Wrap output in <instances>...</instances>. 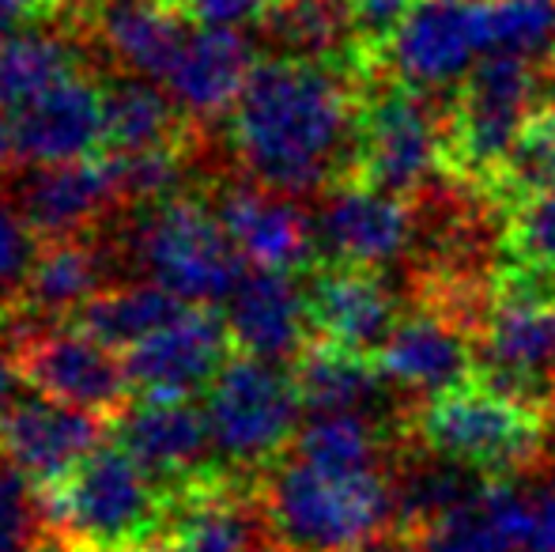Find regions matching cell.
<instances>
[{"label": "cell", "mask_w": 555, "mask_h": 552, "mask_svg": "<svg viewBox=\"0 0 555 552\" xmlns=\"http://www.w3.org/2000/svg\"><path fill=\"white\" fill-rule=\"evenodd\" d=\"M363 80L299 57L254 65L231 111V147L264 190L322 193L351 182Z\"/></svg>", "instance_id": "6da1fadb"}, {"label": "cell", "mask_w": 555, "mask_h": 552, "mask_svg": "<svg viewBox=\"0 0 555 552\" xmlns=\"http://www.w3.org/2000/svg\"><path fill=\"white\" fill-rule=\"evenodd\" d=\"M257 500L287 552H356L393 526V473L340 477L295 454L264 470Z\"/></svg>", "instance_id": "7a4b0ae2"}, {"label": "cell", "mask_w": 555, "mask_h": 552, "mask_svg": "<svg viewBox=\"0 0 555 552\" xmlns=\"http://www.w3.org/2000/svg\"><path fill=\"white\" fill-rule=\"evenodd\" d=\"M446 182V103L397 76H366L359 95L351 182L420 201Z\"/></svg>", "instance_id": "3957f363"}, {"label": "cell", "mask_w": 555, "mask_h": 552, "mask_svg": "<svg viewBox=\"0 0 555 552\" xmlns=\"http://www.w3.org/2000/svg\"><path fill=\"white\" fill-rule=\"evenodd\" d=\"M552 413L465 383L427 398L412 413V442L483 477H521L548 454Z\"/></svg>", "instance_id": "277c9868"}, {"label": "cell", "mask_w": 555, "mask_h": 552, "mask_svg": "<svg viewBox=\"0 0 555 552\" xmlns=\"http://www.w3.org/2000/svg\"><path fill=\"white\" fill-rule=\"evenodd\" d=\"M205 413L220 470L234 480L257 485L264 470H272L287 447H295L299 416L307 409L299 401L292 363L238 352L205 390Z\"/></svg>", "instance_id": "5b68a950"}, {"label": "cell", "mask_w": 555, "mask_h": 552, "mask_svg": "<svg viewBox=\"0 0 555 552\" xmlns=\"http://www.w3.org/2000/svg\"><path fill=\"white\" fill-rule=\"evenodd\" d=\"M53 523L91 552H132L163 538L175 518V496L121 447L103 442L80 470L50 492Z\"/></svg>", "instance_id": "8992f818"}, {"label": "cell", "mask_w": 555, "mask_h": 552, "mask_svg": "<svg viewBox=\"0 0 555 552\" xmlns=\"http://www.w3.org/2000/svg\"><path fill=\"white\" fill-rule=\"evenodd\" d=\"M541 103L537 61L488 53L446 103V178L480 197Z\"/></svg>", "instance_id": "52a82bcc"}, {"label": "cell", "mask_w": 555, "mask_h": 552, "mask_svg": "<svg viewBox=\"0 0 555 552\" xmlns=\"http://www.w3.org/2000/svg\"><path fill=\"white\" fill-rule=\"evenodd\" d=\"M129 251L147 280L197 307L227 303L246 277V258L227 235L216 208L197 197H167L144 205L129 235Z\"/></svg>", "instance_id": "ba28073f"}, {"label": "cell", "mask_w": 555, "mask_h": 552, "mask_svg": "<svg viewBox=\"0 0 555 552\" xmlns=\"http://www.w3.org/2000/svg\"><path fill=\"white\" fill-rule=\"evenodd\" d=\"M483 57H488L483 0H412L374 53L371 76H397L409 88L450 103L453 91Z\"/></svg>", "instance_id": "9c48e42d"}, {"label": "cell", "mask_w": 555, "mask_h": 552, "mask_svg": "<svg viewBox=\"0 0 555 552\" xmlns=\"http://www.w3.org/2000/svg\"><path fill=\"white\" fill-rule=\"evenodd\" d=\"M12 363L23 386L42 398L114 420L129 406V371L117 348L103 345L76 322H35L12 333Z\"/></svg>", "instance_id": "30bf717a"}, {"label": "cell", "mask_w": 555, "mask_h": 552, "mask_svg": "<svg viewBox=\"0 0 555 552\" xmlns=\"http://www.w3.org/2000/svg\"><path fill=\"white\" fill-rule=\"evenodd\" d=\"M114 435L170 496L227 477L205 406H193L190 398L129 401L114 416Z\"/></svg>", "instance_id": "8fae6325"}, {"label": "cell", "mask_w": 555, "mask_h": 552, "mask_svg": "<svg viewBox=\"0 0 555 552\" xmlns=\"http://www.w3.org/2000/svg\"><path fill=\"white\" fill-rule=\"evenodd\" d=\"M231 325L216 307H190L132 348H125L129 383L144 398H193L208 390L231 360Z\"/></svg>", "instance_id": "7c38bea8"}, {"label": "cell", "mask_w": 555, "mask_h": 552, "mask_svg": "<svg viewBox=\"0 0 555 552\" xmlns=\"http://www.w3.org/2000/svg\"><path fill=\"white\" fill-rule=\"evenodd\" d=\"M416 201L389 197L366 185H333L325 190L322 213L314 220L318 261H344L386 273L416 246Z\"/></svg>", "instance_id": "4fadbf2b"}, {"label": "cell", "mask_w": 555, "mask_h": 552, "mask_svg": "<svg viewBox=\"0 0 555 552\" xmlns=\"http://www.w3.org/2000/svg\"><path fill=\"white\" fill-rule=\"evenodd\" d=\"M302 284H307L314 341H330V345L363 356H378L401 314L409 310L382 269L314 261L302 273Z\"/></svg>", "instance_id": "5bb4252c"}, {"label": "cell", "mask_w": 555, "mask_h": 552, "mask_svg": "<svg viewBox=\"0 0 555 552\" xmlns=\"http://www.w3.org/2000/svg\"><path fill=\"white\" fill-rule=\"evenodd\" d=\"M374 360L404 398L427 401L476 383V333L442 310L412 303Z\"/></svg>", "instance_id": "9a60e30c"}, {"label": "cell", "mask_w": 555, "mask_h": 552, "mask_svg": "<svg viewBox=\"0 0 555 552\" xmlns=\"http://www.w3.org/2000/svg\"><path fill=\"white\" fill-rule=\"evenodd\" d=\"M8 193L38 243L91 235L103 216L121 208L106 155L73 163H27V175L8 185Z\"/></svg>", "instance_id": "2e32d148"}, {"label": "cell", "mask_w": 555, "mask_h": 552, "mask_svg": "<svg viewBox=\"0 0 555 552\" xmlns=\"http://www.w3.org/2000/svg\"><path fill=\"white\" fill-rule=\"evenodd\" d=\"M212 208L249 266L307 273L318 261L314 220H307L287 193L264 190L257 182H227Z\"/></svg>", "instance_id": "e0dca14e"}, {"label": "cell", "mask_w": 555, "mask_h": 552, "mask_svg": "<svg viewBox=\"0 0 555 552\" xmlns=\"http://www.w3.org/2000/svg\"><path fill=\"white\" fill-rule=\"evenodd\" d=\"M103 427L106 416L30 390L27 398L15 401L12 416L0 432V447L27 470V477L38 488L57 492L80 470L83 458L103 447Z\"/></svg>", "instance_id": "ac0fdd59"}, {"label": "cell", "mask_w": 555, "mask_h": 552, "mask_svg": "<svg viewBox=\"0 0 555 552\" xmlns=\"http://www.w3.org/2000/svg\"><path fill=\"white\" fill-rule=\"evenodd\" d=\"M15 155L23 163H73L106 152L103 84L73 73L12 114Z\"/></svg>", "instance_id": "d6986e66"}, {"label": "cell", "mask_w": 555, "mask_h": 552, "mask_svg": "<svg viewBox=\"0 0 555 552\" xmlns=\"http://www.w3.org/2000/svg\"><path fill=\"white\" fill-rule=\"evenodd\" d=\"M299 401L307 416L318 413H366L389 420V424L412 427L416 401L404 398L374 356L351 352V348L330 345V341H310L302 356L292 363Z\"/></svg>", "instance_id": "ffe728a7"}, {"label": "cell", "mask_w": 555, "mask_h": 552, "mask_svg": "<svg viewBox=\"0 0 555 552\" xmlns=\"http://www.w3.org/2000/svg\"><path fill=\"white\" fill-rule=\"evenodd\" d=\"M227 325L238 352L261 360L295 363L314 341L302 273L280 269H246L234 295L227 299Z\"/></svg>", "instance_id": "44dd1931"}, {"label": "cell", "mask_w": 555, "mask_h": 552, "mask_svg": "<svg viewBox=\"0 0 555 552\" xmlns=\"http://www.w3.org/2000/svg\"><path fill=\"white\" fill-rule=\"evenodd\" d=\"M272 57H299L340 68L359 80L371 76L374 50L351 0H276L257 23Z\"/></svg>", "instance_id": "7402d4cb"}, {"label": "cell", "mask_w": 555, "mask_h": 552, "mask_svg": "<svg viewBox=\"0 0 555 552\" xmlns=\"http://www.w3.org/2000/svg\"><path fill=\"white\" fill-rule=\"evenodd\" d=\"M249 73H254L249 38H242L234 27H201L190 30L163 88L193 126H205L234 111Z\"/></svg>", "instance_id": "603a6c76"}, {"label": "cell", "mask_w": 555, "mask_h": 552, "mask_svg": "<svg viewBox=\"0 0 555 552\" xmlns=\"http://www.w3.org/2000/svg\"><path fill=\"white\" fill-rule=\"evenodd\" d=\"M91 30L121 73L163 84L190 38V20L175 0H95Z\"/></svg>", "instance_id": "cb8c5ba5"}, {"label": "cell", "mask_w": 555, "mask_h": 552, "mask_svg": "<svg viewBox=\"0 0 555 552\" xmlns=\"http://www.w3.org/2000/svg\"><path fill=\"white\" fill-rule=\"evenodd\" d=\"M106 287V254L91 235L53 239L38 246L30 266L23 303L15 314H30L38 322H73L91 299Z\"/></svg>", "instance_id": "d4e9b609"}, {"label": "cell", "mask_w": 555, "mask_h": 552, "mask_svg": "<svg viewBox=\"0 0 555 552\" xmlns=\"http://www.w3.org/2000/svg\"><path fill=\"white\" fill-rule=\"evenodd\" d=\"M159 80L121 73L103 88L106 103V152H140L159 144H185L193 126L182 106L170 99L167 88H155Z\"/></svg>", "instance_id": "484cf974"}, {"label": "cell", "mask_w": 555, "mask_h": 552, "mask_svg": "<svg viewBox=\"0 0 555 552\" xmlns=\"http://www.w3.org/2000/svg\"><path fill=\"white\" fill-rule=\"evenodd\" d=\"M518 530L521 485L514 477H495L480 496L420 534V552H514Z\"/></svg>", "instance_id": "4316f807"}, {"label": "cell", "mask_w": 555, "mask_h": 552, "mask_svg": "<svg viewBox=\"0 0 555 552\" xmlns=\"http://www.w3.org/2000/svg\"><path fill=\"white\" fill-rule=\"evenodd\" d=\"M548 190H555V103L544 99L521 126L518 140L511 144L503 167L495 170L480 201L495 216H506L511 208L526 205Z\"/></svg>", "instance_id": "83f0119b"}, {"label": "cell", "mask_w": 555, "mask_h": 552, "mask_svg": "<svg viewBox=\"0 0 555 552\" xmlns=\"http://www.w3.org/2000/svg\"><path fill=\"white\" fill-rule=\"evenodd\" d=\"M190 307L185 299L170 295L159 284H121V287H103L80 314L73 318L80 330H88L91 337H99L111 348H132L137 341H144L147 333H155L159 325H167L170 318H178Z\"/></svg>", "instance_id": "f1b7e54d"}, {"label": "cell", "mask_w": 555, "mask_h": 552, "mask_svg": "<svg viewBox=\"0 0 555 552\" xmlns=\"http://www.w3.org/2000/svg\"><path fill=\"white\" fill-rule=\"evenodd\" d=\"M76 68L73 46L50 30H12L0 38V111L15 114Z\"/></svg>", "instance_id": "f546056e"}, {"label": "cell", "mask_w": 555, "mask_h": 552, "mask_svg": "<svg viewBox=\"0 0 555 552\" xmlns=\"http://www.w3.org/2000/svg\"><path fill=\"white\" fill-rule=\"evenodd\" d=\"M53 530L50 492L0 447V552H35Z\"/></svg>", "instance_id": "4dcf8cb0"}, {"label": "cell", "mask_w": 555, "mask_h": 552, "mask_svg": "<svg viewBox=\"0 0 555 552\" xmlns=\"http://www.w3.org/2000/svg\"><path fill=\"white\" fill-rule=\"evenodd\" d=\"M488 53L544 61L555 53V0H483Z\"/></svg>", "instance_id": "1f68e13d"}, {"label": "cell", "mask_w": 555, "mask_h": 552, "mask_svg": "<svg viewBox=\"0 0 555 552\" xmlns=\"http://www.w3.org/2000/svg\"><path fill=\"white\" fill-rule=\"evenodd\" d=\"M185 144L140 147V152H106L111 175L121 205H159L178 197V185L185 182Z\"/></svg>", "instance_id": "d6a6232c"}, {"label": "cell", "mask_w": 555, "mask_h": 552, "mask_svg": "<svg viewBox=\"0 0 555 552\" xmlns=\"http://www.w3.org/2000/svg\"><path fill=\"white\" fill-rule=\"evenodd\" d=\"M495 258L529 261V266L555 273V190L541 193V197L526 201V205L511 208L503 216Z\"/></svg>", "instance_id": "836d02e7"}, {"label": "cell", "mask_w": 555, "mask_h": 552, "mask_svg": "<svg viewBox=\"0 0 555 552\" xmlns=\"http://www.w3.org/2000/svg\"><path fill=\"white\" fill-rule=\"evenodd\" d=\"M38 235L27 228L23 213L15 208L12 193L0 190V322L4 314H15L23 303L30 266L38 258Z\"/></svg>", "instance_id": "e575fe53"}, {"label": "cell", "mask_w": 555, "mask_h": 552, "mask_svg": "<svg viewBox=\"0 0 555 552\" xmlns=\"http://www.w3.org/2000/svg\"><path fill=\"white\" fill-rule=\"evenodd\" d=\"M514 552H555V485H521V530Z\"/></svg>", "instance_id": "d590c367"}, {"label": "cell", "mask_w": 555, "mask_h": 552, "mask_svg": "<svg viewBox=\"0 0 555 552\" xmlns=\"http://www.w3.org/2000/svg\"><path fill=\"white\" fill-rule=\"evenodd\" d=\"M175 4L197 27H242V23H261L276 0H175Z\"/></svg>", "instance_id": "8d00e7d4"}, {"label": "cell", "mask_w": 555, "mask_h": 552, "mask_svg": "<svg viewBox=\"0 0 555 552\" xmlns=\"http://www.w3.org/2000/svg\"><path fill=\"white\" fill-rule=\"evenodd\" d=\"M351 4H356V15H359V23H363L366 42L378 53V46L386 42V35L397 27V20H401L412 0H351ZM371 68H374V61H371Z\"/></svg>", "instance_id": "74e56055"}, {"label": "cell", "mask_w": 555, "mask_h": 552, "mask_svg": "<svg viewBox=\"0 0 555 552\" xmlns=\"http://www.w3.org/2000/svg\"><path fill=\"white\" fill-rule=\"evenodd\" d=\"M38 15H46L42 0H0V38L23 30V23L38 20Z\"/></svg>", "instance_id": "f35d334b"}, {"label": "cell", "mask_w": 555, "mask_h": 552, "mask_svg": "<svg viewBox=\"0 0 555 552\" xmlns=\"http://www.w3.org/2000/svg\"><path fill=\"white\" fill-rule=\"evenodd\" d=\"M20 386H23V378H20V371H15V363L0 360V432H4L8 416H12L15 401H20Z\"/></svg>", "instance_id": "ab89813d"}, {"label": "cell", "mask_w": 555, "mask_h": 552, "mask_svg": "<svg viewBox=\"0 0 555 552\" xmlns=\"http://www.w3.org/2000/svg\"><path fill=\"white\" fill-rule=\"evenodd\" d=\"M12 159H20V155H15V129H12V121L4 118V111H0V175H8Z\"/></svg>", "instance_id": "60d3db41"}, {"label": "cell", "mask_w": 555, "mask_h": 552, "mask_svg": "<svg viewBox=\"0 0 555 552\" xmlns=\"http://www.w3.org/2000/svg\"><path fill=\"white\" fill-rule=\"evenodd\" d=\"M35 552H91V549H83L76 538H68L65 530H50L42 538V545H38Z\"/></svg>", "instance_id": "b9f144b4"}, {"label": "cell", "mask_w": 555, "mask_h": 552, "mask_svg": "<svg viewBox=\"0 0 555 552\" xmlns=\"http://www.w3.org/2000/svg\"><path fill=\"white\" fill-rule=\"evenodd\" d=\"M541 76H544V99H552L555 103V53L541 65Z\"/></svg>", "instance_id": "7bdbcfd3"}, {"label": "cell", "mask_w": 555, "mask_h": 552, "mask_svg": "<svg viewBox=\"0 0 555 552\" xmlns=\"http://www.w3.org/2000/svg\"><path fill=\"white\" fill-rule=\"evenodd\" d=\"M80 4H95V0H42L46 15L57 12V8H80Z\"/></svg>", "instance_id": "ee69618b"}, {"label": "cell", "mask_w": 555, "mask_h": 552, "mask_svg": "<svg viewBox=\"0 0 555 552\" xmlns=\"http://www.w3.org/2000/svg\"><path fill=\"white\" fill-rule=\"evenodd\" d=\"M132 552H175V549H170V541H167V534H163V538H155V541H147V545H140V549H132Z\"/></svg>", "instance_id": "f6af8a7d"}, {"label": "cell", "mask_w": 555, "mask_h": 552, "mask_svg": "<svg viewBox=\"0 0 555 552\" xmlns=\"http://www.w3.org/2000/svg\"><path fill=\"white\" fill-rule=\"evenodd\" d=\"M249 552H287L280 541H264V545H257V549H249Z\"/></svg>", "instance_id": "bcb514c9"}]
</instances>
